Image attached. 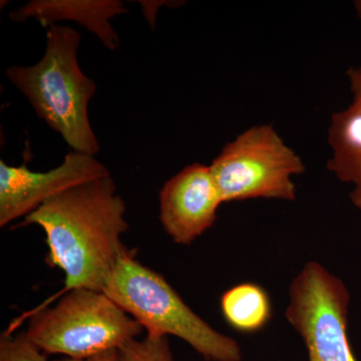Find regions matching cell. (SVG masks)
<instances>
[{"label":"cell","mask_w":361,"mask_h":361,"mask_svg":"<svg viewBox=\"0 0 361 361\" xmlns=\"http://www.w3.org/2000/svg\"><path fill=\"white\" fill-rule=\"evenodd\" d=\"M355 7L356 13H357L358 18L361 20V0H356L355 1Z\"/></svg>","instance_id":"16"},{"label":"cell","mask_w":361,"mask_h":361,"mask_svg":"<svg viewBox=\"0 0 361 361\" xmlns=\"http://www.w3.org/2000/svg\"><path fill=\"white\" fill-rule=\"evenodd\" d=\"M127 13L120 0H32L11 11L9 18L14 23L32 18L47 30L58 21H75L114 51L120 47V39L111 20Z\"/></svg>","instance_id":"9"},{"label":"cell","mask_w":361,"mask_h":361,"mask_svg":"<svg viewBox=\"0 0 361 361\" xmlns=\"http://www.w3.org/2000/svg\"><path fill=\"white\" fill-rule=\"evenodd\" d=\"M0 361H47V357L26 334H4L0 338Z\"/></svg>","instance_id":"13"},{"label":"cell","mask_w":361,"mask_h":361,"mask_svg":"<svg viewBox=\"0 0 361 361\" xmlns=\"http://www.w3.org/2000/svg\"><path fill=\"white\" fill-rule=\"evenodd\" d=\"M103 292L146 329L148 336H174L207 361H241L242 349L220 334L183 301L158 273L129 253L121 259Z\"/></svg>","instance_id":"3"},{"label":"cell","mask_w":361,"mask_h":361,"mask_svg":"<svg viewBox=\"0 0 361 361\" xmlns=\"http://www.w3.org/2000/svg\"><path fill=\"white\" fill-rule=\"evenodd\" d=\"M222 198L210 166H187L160 192V219L171 239L190 245L215 223Z\"/></svg>","instance_id":"8"},{"label":"cell","mask_w":361,"mask_h":361,"mask_svg":"<svg viewBox=\"0 0 361 361\" xmlns=\"http://www.w3.org/2000/svg\"><path fill=\"white\" fill-rule=\"evenodd\" d=\"M223 203L251 199L293 202L301 157L270 123L252 126L227 142L210 165Z\"/></svg>","instance_id":"5"},{"label":"cell","mask_w":361,"mask_h":361,"mask_svg":"<svg viewBox=\"0 0 361 361\" xmlns=\"http://www.w3.org/2000/svg\"><path fill=\"white\" fill-rule=\"evenodd\" d=\"M80 44L78 30L52 25L47 30L45 51L39 63L9 66L6 75L73 151L96 156L101 145L90 126L87 106L97 85L78 65Z\"/></svg>","instance_id":"2"},{"label":"cell","mask_w":361,"mask_h":361,"mask_svg":"<svg viewBox=\"0 0 361 361\" xmlns=\"http://www.w3.org/2000/svg\"><path fill=\"white\" fill-rule=\"evenodd\" d=\"M111 176L94 156L71 151L59 167L32 172L25 164L9 166L0 160V227L26 217L66 190Z\"/></svg>","instance_id":"7"},{"label":"cell","mask_w":361,"mask_h":361,"mask_svg":"<svg viewBox=\"0 0 361 361\" xmlns=\"http://www.w3.org/2000/svg\"><path fill=\"white\" fill-rule=\"evenodd\" d=\"M142 331L104 292L77 288L54 307L35 312L25 334L44 353L82 358L120 349Z\"/></svg>","instance_id":"4"},{"label":"cell","mask_w":361,"mask_h":361,"mask_svg":"<svg viewBox=\"0 0 361 361\" xmlns=\"http://www.w3.org/2000/svg\"><path fill=\"white\" fill-rule=\"evenodd\" d=\"M56 361H120V349H111L99 355L82 358L63 357Z\"/></svg>","instance_id":"15"},{"label":"cell","mask_w":361,"mask_h":361,"mask_svg":"<svg viewBox=\"0 0 361 361\" xmlns=\"http://www.w3.org/2000/svg\"><path fill=\"white\" fill-rule=\"evenodd\" d=\"M221 311L233 329L241 334L260 331L272 317V302L262 286L252 282L235 285L221 297Z\"/></svg>","instance_id":"11"},{"label":"cell","mask_w":361,"mask_h":361,"mask_svg":"<svg viewBox=\"0 0 361 361\" xmlns=\"http://www.w3.org/2000/svg\"><path fill=\"white\" fill-rule=\"evenodd\" d=\"M329 144L331 157L326 167L337 179L353 185L349 198L361 211V104L332 115Z\"/></svg>","instance_id":"10"},{"label":"cell","mask_w":361,"mask_h":361,"mask_svg":"<svg viewBox=\"0 0 361 361\" xmlns=\"http://www.w3.org/2000/svg\"><path fill=\"white\" fill-rule=\"evenodd\" d=\"M120 361H174L167 336L134 339L120 348Z\"/></svg>","instance_id":"12"},{"label":"cell","mask_w":361,"mask_h":361,"mask_svg":"<svg viewBox=\"0 0 361 361\" xmlns=\"http://www.w3.org/2000/svg\"><path fill=\"white\" fill-rule=\"evenodd\" d=\"M349 303L344 282L316 261L293 278L285 316L302 338L308 361H357L348 336Z\"/></svg>","instance_id":"6"},{"label":"cell","mask_w":361,"mask_h":361,"mask_svg":"<svg viewBox=\"0 0 361 361\" xmlns=\"http://www.w3.org/2000/svg\"><path fill=\"white\" fill-rule=\"evenodd\" d=\"M126 203L111 176L78 185L54 197L25 218L47 236L49 261L66 274V290L102 291L126 249L129 229Z\"/></svg>","instance_id":"1"},{"label":"cell","mask_w":361,"mask_h":361,"mask_svg":"<svg viewBox=\"0 0 361 361\" xmlns=\"http://www.w3.org/2000/svg\"><path fill=\"white\" fill-rule=\"evenodd\" d=\"M346 75L353 94V103L361 104V66L348 68Z\"/></svg>","instance_id":"14"}]
</instances>
